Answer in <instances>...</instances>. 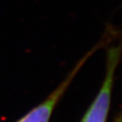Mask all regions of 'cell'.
Masks as SVG:
<instances>
[{"label": "cell", "mask_w": 122, "mask_h": 122, "mask_svg": "<svg viewBox=\"0 0 122 122\" xmlns=\"http://www.w3.org/2000/svg\"><path fill=\"white\" fill-rule=\"evenodd\" d=\"M120 48H114L109 52L107 74L103 86L81 122H106L110 103L114 72L118 62Z\"/></svg>", "instance_id": "obj_1"}, {"label": "cell", "mask_w": 122, "mask_h": 122, "mask_svg": "<svg viewBox=\"0 0 122 122\" xmlns=\"http://www.w3.org/2000/svg\"><path fill=\"white\" fill-rule=\"evenodd\" d=\"M78 68L79 67H76V71L74 70L71 76H69L43 103L39 104L35 109H33L30 113H28L25 117H23L18 122H48L56 103H58L61 96L63 95L66 88L68 87L71 81L76 75V71H78Z\"/></svg>", "instance_id": "obj_2"}]
</instances>
